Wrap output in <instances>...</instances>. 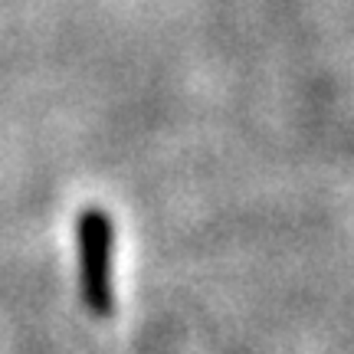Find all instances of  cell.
<instances>
[{"mask_svg":"<svg viewBox=\"0 0 354 354\" xmlns=\"http://www.w3.org/2000/svg\"><path fill=\"white\" fill-rule=\"evenodd\" d=\"M79 289H82V302L92 315H112L115 299H112V240L115 230L112 220L102 207H86L79 214Z\"/></svg>","mask_w":354,"mask_h":354,"instance_id":"6da1fadb","label":"cell"}]
</instances>
